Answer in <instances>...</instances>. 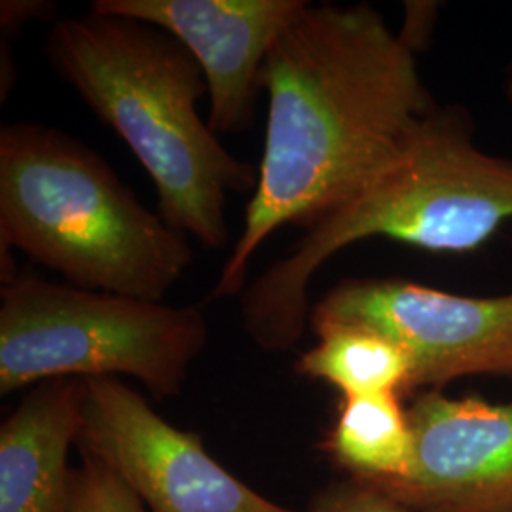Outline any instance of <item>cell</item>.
<instances>
[{
  "label": "cell",
  "instance_id": "12",
  "mask_svg": "<svg viewBox=\"0 0 512 512\" xmlns=\"http://www.w3.org/2000/svg\"><path fill=\"white\" fill-rule=\"evenodd\" d=\"M315 334L319 342L300 355L296 374L334 385L342 397L410 391V359L391 338L353 325H329Z\"/></svg>",
  "mask_w": 512,
  "mask_h": 512
},
{
  "label": "cell",
  "instance_id": "8",
  "mask_svg": "<svg viewBox=\"0 0 512 512\" xmlns=\"http://www.w3.org/2000/svg\"><path fill=\"white\" fill-rule=\"evenodd\" d=\"M406 412L408 475L368 486L414 512H512V403L431 389Z\"/></svg>",
  "mask_w": 512,
  "mask_h": 512
},
{
  "label": "cell",
  "instance_id": "13",
  "mask_svg": "<svg viewBox=\"0 0 512 512\" xmlns=\"http://www.w3.org/2000/svg\"><path fill=\"white\" fill-rule=\"evenodd\" d=\"M82 456L71 476V512H147L128 484L101 461Z\"/></svg>",
  "mask_w": 512,
  "mask_h": 512
},
{
  "label": "cell",
  "instance_id": "11",
  "mask_svg": "<svg viewBox=\"0 0 512 512\" xmlns=\"http://www.w3.org/2000/svg\"><path fill=\"white\" fill-rule=\"evenodd\" d=\"M323 448L359 482L376 484L408 475L412 431L399 395L342 397Z\"/></svg>",
  "mask_w": 512,
  "mask_h": 512
},
{
  "label": "cell",
  "instance_id": "3",
  "mask_svg": "<svg viewBox=\"0 0 512 512\" xmlns=\"http://www.w3.org/2000/svg\"><path fill=\"white\" fill-rule=\"evenodd\" d=\"M511 219L512 162L478 150L458 114L429 110L349 200L306 226L287 255L247 283L243 329L264 351L293 348L310 321L313 275L357 241L469 253Z\"/></svg>",
  "mask_w": 512,
  "mask_h": 512
},
{
  "label": "cell",
  "instance_id": "9",
  "mask_svg": "<svg viewBox=\"0 0 512 512\" xmlns=\"http://www.w3.org/2000/svg\"><path fill=\"white\" fill-rule=\"evenodd\" d=\"M308 6L306 0H95L92 10L139 19L177 38L202 67L209 128L230 135L253 124L266 57Z\"/></svg>",
  "mask_w": 512,
  "mask_h": 512
},
{
  "label": "cell",
  "instance_id": "6",
  "mask_svg": "<svg viewBox=\"0 0 512 512\" xmlns=\"http://www.w3.org/2000/svg\"><path fill=\"white\" fill-rule=\"evenodd\" d=\"M376 330L410 359V389L512 374V293L473 298L406 279H348L311 306L308 327Z\"/></svg>",
  "mask_w": 512,
  "mask_h": 512
},
{
  "label": "cell",
  "instance_id": "14",
  "mask_svg": "<svg viewBox=\"0 0 512 512\" xmlns=\"http://www.w3.org/2000/svg\"><path fill=\"white\" fill-rule=\"evenodd\" d=\"M308 512H414L359 480L334 484L315 495Z\"/></svg>",
  "mask_w": 512,
  "mask_h": 512
},
{
  "label": "cell",
  "instance_id": "2",
  "mask_svg": "<svg viewBox=\"0 0 512 512\" xmlns=\"http://www.w3.org/2000/svg\"><path fill=\"white\" fill-rule=\"evenodd\" d=\"M46 54L147 169L160 217L203 247L224 249L228 196L255 192L258 169L232 156L202 120L207 82L194 55L150 23L93 10L55 21Z\"/></svg>",
  "mask_w": 512,
  "mask_h": 512
},
{
  "label": "cell",
  "instance_id": "5",
  "mask_svg": "<svg viewBox=\"0 0 512 512\" xmlns=\"http://www.w3.org/2000/svg\"><path fill=\"white\" fill-rule=\"evenodd\" d=\"M209 342L198 306L88 291L31 275L0 291V393L57 378L131 376L167 399Z\"/></svg>",
  "mask_w": 512,
  "mask_h": 512
},
{
  "label": "cell",
  "instance_id": "10",
  "mask_svg": "<svg viewBox=\"0 0 512 512\" xmlns=\"http://www.w3.org/2000/svg\"><path fill=\"white\" fill-rule=\"evenodd\" d=\"M86 380L57 378L25 391L0 429V512H71L69 448Z\"/></svg>",
  "mask_w": 512,
  "mask_h": 512
},
{
  "label": "cell",
  "instance_id": "7",
  "mask_svg": "<svg viewBox=\"0 0 512 512\" xmlns=\"http://www.w3.org/2000/svg\"><path fill=\"white\" fill-rule=\"evenodd\" d=\"M76 437L152 512H300L245 486L209 456L202 437L173 427L120 378L86 380Z\"/></svg>",
  "mask_w": 512,
  "mask_h": 512
},
{
  "label": "cell",
  "instance_id": "4",
  "mask_svg": "<svg viewBox=\"0 0 512 512\" xmlns=\"http://www.w3.org/2000/svg\"><path fill=\"white\" fill-rule=\"evenodd\" d=\"M0 239L73 287L154 302L194 258L97 152L37 124L0 129Z\"/></svg>",
  "mask_w": 512,
  "mask_h": 512
},
{
  "label": "cell",
  "instance_id": "1",
  "mask_svg": "<svg viewBox=\"0 0 512 512\" xmlns=\"http://www.w3.org/2000/svg\"><path fill=\"white\" fill-rule=\"evenodd\" d=\"M260 82L270 109L258 181L209 300L241 296L264 241L349 200L435 109L410 40L368 4H310L275 42Z\"/></svg>",
  "mask_w": 512,
  "mask_h": 512
},
{
  "label": "cell",
  "instance_id": "15",
  "mask_svg": "<svg viewBox=\"0 0 512 512\" xmlns=\"http://www.w3.org/2000/svg\"><path fill=\"white\" fill-rule=\"evenodd\" d=\"M509 95H511V99H512V78H511V82H509Z\"/></svg>",
  "mask_w": 512,
  "mask_h": 512
}]
</instances>
